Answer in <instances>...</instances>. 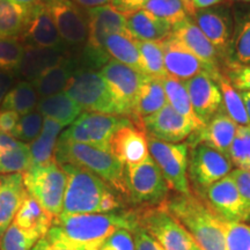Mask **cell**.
Instances as JSON below:
<instances>
[{
  "mask_svg": "<svg viewBox=\"0 0 250 250\" xmlns=\"http://www.w3.org/2000/svg\"><path fill=\"white\" fill-rule=\"evenodd\" d=\"M137 226L136 212L114 213L61 214L46 234L51 241L77 250H100L117 229L133 230Z\"/></svg>",
  "mask_w": 250,
  "mask_h": 250,
  "instance_id": "obj_1",
  "label": "cell"
},
{
  "mask_svg": "<svg viewBox=\"0 0 250 250\" xmlns=\"http://www.w3.org/2000/svg\"><path fill=\"white\" fill-rule=\"evenodd\" d=\"M67 184L62 214L114 213L122 208L116 191L100 177L72 165H61Z\"/></svg>",
  "mask_w": 250,
  "mask_h": 250,
  "instance_id": "obj_2",
  "label": "cell"
},
{
  "mask_svg": "<svg viewBox=\"0 0 250 250\" xmlns=\"http://www.w3.org/2000/svg\"><path fill=\"white\" fill-rule=\"evenodd\" d=\"M165 208L191 234L202 250H227L225 233L218 215L198 195H177L164 203Z\"/></svg>",
  "mask_w": 250,
  "mask_h": 250,
  "instance_id": "obj_3",
  "label": "cell"
},
{
  "mask_svg": "<svg viewBox=\"0 0 250 250\" xmlns=\"http://www.w3.org/2000/svg\"><path fill=\"white\" fill-rule=\"evenodd\" d=\"M55 159L59 165H72L96 175L117 193L126 196L124 165L110 152L86 144L58 140Z\"/></svg>",
  "mask_w": 250,
  "mask_h": 250,
  "instance_id": "obj_4",
  "label": "cell"
},
{
  "mask_svg": "<svg viewBox=\"0 0 250 250\" xmlns=\"http://www.w3.org/2000/svg\"><path fill=\"white\" fill-rule=\"evenodd\" d=\"M64 92L85 110L127 117L100 72L79 68Z\"/></svg>",
  "mask_w": 250,
  "mask_h": 250,
  "instance_id": "obj_5",
  "label": "cell"
},
{
  "mask_svg": "<svg viewBox=\"0 0 250 250\" xmlns=\"http://www.w3.org/2000/svg\"><path fill=\"white\" fill-rule=\"evenodd\" d=\"M22 175L28 195L34 197L54 217L61 215L67 184L66 173L62 166L56 160L31 166Z\"/></svg>",
  "mask_w": 250,
  "mask_h": 250,
  "instance_id": "obj_6",
  "label": "cell"
},
{
  "mask_svg": "<svg viewBox=\"0 0 250 250\" xmlns=\"http://www.w3.org/2000/svg\"><path fill=\"white\" fill-rule=\"evenodd\" d=\"M137 225L165 250H202L183 225L164 204L136 211Z\"/></svg>",
  "mask_w": 250,
  "mask_h": 250,
  "instance_id": "obj_7",
  "label": "cell"
},
{
  "mask_svg": "<svg viewBox=\"0 0 250 250\" xmlns=\"http://www.w3.org/2000/svg\"><path fill=\"white\" fill-rule=\"evenodd\" d=\"M132 123L129 117L86 111L62 131L59 140L86 144L110 152V142L114 134L121 127Z\"/></svg>",
  "mask_w": 250,
  "mask_h": 250,
  "instance_id": "obj_8",
  "label": "cell"
},
{
  "mask_svg": "<svg viewBox=\"0 0 250 250\" xmlns=\"http://www.w3.org/2000/svg\"><path fill=\"white\" fill-rule=\"evenodd\" d=\"M124 180L127 199L134 205L153 208L167 201L169 188L151 156L142 164L124 167Z\"/></svg>",
  "mask_w": 250,
  "mask_h": 250,
  "instance_id": "obj_9",
  "label": "cell"
},
{
  "mask_svg": "<svg viewBox=\"0 0 250 250\" xmlns=\"http://www.w3.org/2000/svg\"><path fill=\"white\" fill-rule=\"evenodd\" d=\"M149 155L158 165L162 176L169 189L179 195H190L188 165H189V145L188 143H165L147 137Z\"/></svg>",
  "mask_w": 250,
  "mask_h": 250,
  "instance_id": "obj_10",
  "label": "cell"
},
{
  "mask_svg": "<svg viewBox=\"0 0 250 250\" xmlns=\"http://www.w3.org/2000/svg\"><path fill=\"white\" fill-rule=\"evenodd\" d=\"M189 148L188 177L201 196L212 184L229 175L233 164L228 156L205 144H196Z\"/></svg>",
  "mask_w": 250,
  "mask_h": 250,
  "instance_id": "obj_11",
  "label": "cell"
},
{
  "mask_svg": "<svg viewBox=\"0 0 250 250\" xmlns=\"http://www.w3.org/2000/svg\"><path fill=\"white\" fill-rule=\"evenodd\" d=\"M199 197L225 220L250 223V204L240 193L230 175L212 184Z\"/></svg>",
  "mask_w": 250,
  "mask_h": 250,
  "instance_id": "obj_12",
  "label": "cell"
},
{
  "mask_svg": "<svg viewBox=\"0 0 250 250\" xmlns=\"http://www.w3.org/2000/svg\"><path fill=\"white\" fill-rule=\"evenodd\" d=\"M86 15L88 21L87 51L90 59L95 62L108 59L102 52L103 41L111 34L129 33L126 27V15L118 12L111 5L86 9Z\"/></svg>",
  "mask_w": 250,
  "mask_h": 250,
  "instance_id": "obj_13",
  "label": "cell"
},
{
  "mask_svg": "<svg viewBox=\"0 0 250 250\" xmlns=\"http://www.w3.org/2000/svg\"><path fill=\"white\" fill-rule=\"evenodd\" d=\"M100 73L131 120L137 95L147 76L114 59L105 62Z\"/></svg>",
  "mask_w": 250,
  "mask_h": 250,
  "instance_id": "obj_14",
  "label": "cell"
},
{
  "mask_svg": "<svg viewBox=\"0 0 250 250\" xmlns=\"http://www.w3.org/2000/svg\"><path fill=\"white\" fill-rule=\"evenodd\" d=\"M54 19L59 35L65 44L83 45L88 40V21L86 11L71 0H43Z\"/></svg>",
  "mask_w": 250,
  "mask_h": 250,
  "instance_id": "obj_15",
  "label": "cell"
},
{
  "mask_svg": "<svg viewBox=\"0 0 250 250\" xmlns=\"http://www.w3.org/2000/svg\"><path fill=\"white\" fill-rule=\"evenodd\" d=\"M142 126L147 137L171 144L182 143L193 131L198 130L195 124L181 116L169 104L144 118Z\"/></svg>",
  "mask_w": 250,
  "mask_h": 250,
  "instance_id": "obj_16",
  "label": "cell"
},
{
  "mask_svg": "<svg viewBox=\"0 0 250 250\" xmlns=\"http://www.w3.org/2000/svg\"><path fill=\"white\" fill-rule=\"evenodd\" d=\"M189 94L193 111L203 126L223 110V95L217 81L208 73H201L183 81Z\"/></svg>",
  "mask_w": 250,
  "mask_h": 250,
  "instance_id": "obj_17",
  "label": "cell"
},
{
  "mask_svg": "<svg viewBox=\"0 0 250 250\" xmlns=\"http://www.w3.org/2000/svg\"><path fill=\"white\" fill-rule=\"evenodd\" d=\"M20 40L26 46L67 48L59 35L54 19L43 2L29 8L27 23Z\"/></svg>",
  "mask_w": 250,
  "mask_h": 250,
  "instance_id": "obj_18",
  "label": "cell"
},
{
  "mask_svg": "<svg viewBox=\"0 0 250 250\" xmlns=\"http://www.w3.org/2000/svg\"><path fill=\"white\" fill-rule=\"evenodd\" d=\"M161 45L164 50L165 68L167 74L181 81H187L201 73H208L212 79L217 80V77L210 67L192 52L184 48L174 37L169 35L162 41Z\"/></svg>",
  "mask_w": 250,
  "mask_h": 250,
  "instance_id": "obj_19",
  "label": "cell"
},
{
  "mask_svg": "<svg viewBox=\"0 0 250 250\" xmlns=\"http://www.w3.org/2000/svg\"><path fill=\"white\" fill-rule=\"evenodd\" d=\"M170 36L179 41L184 48H187L205 65H208L218 79L221 74L220 61H219L220 55L196 22L191 20V18L188 17L182 22L174 26Z\"/></svg>",
  "mask_w": 250,
  "mask_h": 250,
  "instance_id": "obj_20",
  "label": "cell"
},
{
  "mask_svg": "<svg viewBox=\"0 0 250 250\" xmlns=\"http://www.w3.org/2000/svg\"><path fill=\"white\" fill-rule=\"evenodd\" d=\"M110 153L116 156L124 167L142 164L151 156L147 134L134 123L121 127L112 137Z\"/></svg>",
  "mask_w": 250,
  "mask_h": 250,
  "instance_id": "obj_21",
  "label": "cell"
},
{
  "mask_svg": "<svg viewBox=\"0 0 250 250\" xmlns=\"http://www.w3.org/2000/svg\"><path fill=\"white\" fill-rule=\"evenodd\" d=\"M237 126L239 125L223 109L204 126L190 134L188 145L190 147L196 144H205L229 158V149L235 138Z\"/></svg>",
  "mask_w": 250,
  "mask_h": 250,
  "instance_id": "obj_22",
  "label": "cell"
},
{
  "mask_svg": "<svg viewBox=\"0 0 250 250\" xmlns=\"http://www.w3.org/2000/svg\"><path fill=\"white\" fill-rule=\"evenodd\" d=\"M67 48H41V46H26L22 61L17 73L24 81L34 83L65 58L68 57Z\"/></svg>",
  "mask_w": 250,
  "mask_h": 250,
  "instance_id": "obj_23",
  "label": "cell"
},
{
  "mask_svg": "<svg viewBox=\"0 0 250 250\" xmlns=\"http://www.w3.org/2000/svg\"><path fill=\"white\" fill-rule=\"evenodd\" d=\"M27 195L22 174L0 175V237L14 221Z\"/></svg>",
  "mask_w": 250,
  "mask_h": 250,
  "instance_id": "obj_24",
  "label": "cell"
},
{
  "mask_svg": "<svg viewBox=\"0 0 250 250\" xmlns=\"http://www.w3.org/2000/svg\"><path fill=\"white\" fill-rule=\"evenodd\" d=\"M196 24L213 44L220 57L228 55L230 48V34L228 19L223 12L214 8L197 9L192 15Z\"/></svg>",
  "mask_w": 250,
  "mask_h": 250,
  "instance_id": "obj_25",
  "label": "cell"
},
{
  "mask_svg": "<svg viewBox=\"0 0 250 250\" xmlns=\"http://www.w3.org/2000/svg\"><path fill=\"white\" fill-rule=\"evenodd\" d=\"M167 104L168 100L161 80L159 78L147 76L137 95L131 121L143 129L142 121L144 118L155 114Z\"/></svg>",
  "mask_w": 250,
  "mask_h": 250,
  "instance_id": "obj_26",
  "label": "cell"
},
{
  "mask_svg": "<svg viewBox=\"0 0 250 250\" xmlns=\"http://www.w3.org/2000/svg\"><path fill=\"white\" fill-rule=\"evenodd\" d=\"M126 27L134 40L152 42H162L170 35L173 29L169 23L144 8L126 15Z\"/></svg>",
  "mask_w": 250,
  "mask_h": 250,
  "instance_id": "obj_27",
  "label": "cell"
},
{
  "mask_svg": "<svg viewBox=\"0 0 250 250\" xmlns=\"http://www.w3.org/2000/svg\"><path fill=\"white\" fill-rule=\"evenodd\" d=\"M30 166L28 144L19 142L11 134L0 131V175L23 174Z\"/></svg>",
  "mask_w": 250,
  "mask_h": 250,
  "instance_id": "obj_28",
  "label": "cell"
},
{
  "mask_svg": "<svg viewBox=\"0 0 250 250\" xmlns=\"http://www.w3.org/2000/svg\"><path fill=\"white\" fill-rule=\"evenodd\" d=\"M55 218L44 208H42V205L34 197L27 195L15 215L13 223L21 229L36 234L43 239L54 225Z\"/></svg>",
  "mask_w": 250,
  "mask_h": 250,
  "instance_id": "obj_29",
  "label": "cell"
},
{
  "mask_svg": "<svg viewBox=\"0 0 250 250\" xmlns=\"http://www.w3.org/2000/svg\"><path fill=\"white\" fill-rule=\"evenodd\" d=\"M78 70H79V66H78L77 59L68 56L58 65L42 74L39 79L34 81L33 85L35 86L36 92L41 99L55 95L66 89L67 85Z\"/></svg>",
  "mask_w": 250,
  "mask_h": 250,
  "instance_id": "obj_30",
  "label": "cell"
},
{
  "mask_svg": "<svg viewBox=\"0 0 250 250\" xmlns=\"http://www.w3.org/2000/svg\"><path fill=\"white\" fill-rule=\"evenodd\" d=\"M64 127V125L59 122L44 117L42 130L37 138L28 144L30 151L31 166L45 165L56 160V147H57L59 137H61Z\"/></svg>",
  "mask_w": 250,
  "mask_h": 250,
  "instance_id": "obj_31",
  "label": "cell"
},
{
  "mask_svg": "<svg viewBox=\"0 0 250 250\" xmlns=\"http://www.w3.org/2000/svg\"><path fill=\"white\" fill-rule=\"evenodd\" d=\"M102 52L107 58L111 57L114 61L144 73L137 42L129 33H116L105 37L102 43Z\"/></svg>",
  "mask_w": 250,
  "mask_h": 250,
  "instance_id": "obj_32",
  "label": "cell"
},
{
  "mask_svg": "<svg viewBox=\"0 0 250 250\" xmlns=\"http://www.w3.org/2000/svg\"><path fill=\"white\" fill-rule=\"evenodd\" d=\"M36 108L43 117L57 121L64 126H70L83 114V110L65 92L42 98Z\"/></svg>",
  "mask_w": 250,
  "mask_h": 250,
  "instance_id": "obj_33",
  "label": "cell"
},
{
  "mask_svg": "<svg viewBox=\"0 0 250 250\" xmlns=\"http://www.w3.org/2000/svg\"><path fill=\"white\" fill-rule=\"evenodd\" d=\"M160 80L162 83V86H164L166 96H167L168 104L175 111L179 112L181 116L189 120L198 129H201L203 125L198 121V118H197L195 111H193L189 94H188V90L186 86H184L183 81L176 79V78L171 77L169 74L161 78Z\"/></svg>",
  "mask_w": 250,
  "mask_h": 250,
  "instance_id": "obj_34",
  "label": "cell"
},
{
  "mask_svg": "<svg viewBox=\"0 0 250 250\" xmlns=\"http://www.w3.org/2000/svg\"><path fill=\"white\" fill-rule=\"evenodd\" d=\"M39 104V94L30 81H20L6 94L0 110L18 112L20 116L35 110Z\"/></svg>",
  "mask_w": 250,
  "mask_h": 250,
  "instance_id": "obj_35",
  "label": "cell"
},
{
  "mask_svg": "<svg viewBox=\"0 0 250 250\" xmlns=\"http://www.w3.org/2000/svg\"><path fill=\"white\" fill-rule=\"evenodd\" d=\"M28 14L29 9L14 0H0V36L20 39Z\"/></svg>",
  "mask_w": 250,
  "mask_h": 250,
  "instance_id": "obj_36",
  "label": "cell"
},
{
  "mask_svg": "<svg viewBox=\"0 0 250 250\" xmlns=\"http://www.w3.org/2000/svg\"><path fill=\"white\" fill-rule=\"evenodd\" d=\"M217 81L221 95H223V107L227 115L235 122L237 125H248L250 120L247 112L245 102L241 93L233 87L229 80L223 73L218 77Z\"/></svg>",
  "mask_w": 250,
  "mask_h": 250,
  "instance_id": "obj_37",
  "label": "cell"
},
{
  "mask_svg": "<svg viewBox=\"0 0 250 250\" xmlns=\"http://www.w3.org/2000/svg\"><path fill=\"white\" fill-rule=\"evenodd\" d=\"M137 46L139 49L142 57L143 72L146 76L154 78H164L167 76L165 68L164 50L161 42H152V41H138L136 40Z\"/></svg>",
  "mask_w": 250,
  "mask_h": 250,
  "instance_id": "obj_38",
  "label": "cell"
},
{
  "mask_svg": "<svg viewBox=\"0 0 250 250\" xmlns=\"http://www.w3.org/2000/svg\"><path fill=\"white\" fill-rule=\"evenodd\" d=\"M144 9L170 24L176 26L189 17L182 0H149Z\"/></svg>",
  "mask_w": 250,
  "mask_h": 250,
  "instance_id": "obj_39",
  "label": "cell"
},
{
  "mask_svg": "<svg viewBox=\"0 0 250 250\" xmlns=\"http://www.w3.org/2000/svg\"><path fill=\"white\" fill-rule=\"evenodd\" d=\"M26 45L18 37L0 36V70L17 73Z\"/></svg>",
  "mask_w": 250,
  "mask_h": 250,
  "instance_id": "obj_40",
  "label": "cell"
},
{
  "mask_svg": "<svg viewBox=\"0 0 250 250\" xmlns=\"http://www.w3.org/2000/svg\"><path fill=\"white\" fill-rule=\"evenodd\" d=\"M229 159L239 169L250 170V124L237 126L229 149Z\"/></svg>",
  "mask_w": 250,
  "mask_h": 250,
  "instance_id": "obj_41",
  "label": "cell"
},
{
  "mask_svg": "<svg viewBox=\"0 0 250 250\" xmlns=\"http://www.w3.org/2000/svg\"><path fill=\"white\" fill-rule=\"evenodd\" d=\"M40 240L39 235L21 229L12 223L0 237V250H31Z\"/></svg>",
  "mask_w": 250,
  "mask_h": 250,
  "instance_id": "obj_42",
  "label": "cell"
},
{
  "mask_svg": "<svg viewBox=\"0 0 250 250\" xmlns=\"http://www.w3.org/2000/svg\"><path fill=\"white\" fill-rule=\"evenodd\" d=\"M227 250H250V225L220 219Z\"/></svg>",
  "mask_w": 250,
  "mask_h": 250,
  "instance_id": "obj_43",
  "label": "cell"
},
{
  "mask_svg": "<svg viewBox=\"0 0 250 250\" xmlns=\"http://www.w3.org/2000/svg\"><path fill=\"white\" fill-rule=\"evenodd\" d=\"M43 121H44V117L37 109L28 112L26 115H22L11 136L14 137L19 142L30 144L37 138L41 130H42Z\"/></svg>",
  "mask_w": 250,
  "mask_h": 250,
  "instance_id": "obj_44",
  "label": "cell"
},
{
  "mask_svg": "<svg viewBox=\"0 0 250 250\" xmlns=\"http://www.w3.org/2000/svg\"><path fill=\"white\" fill-rule=\"evenodd\" d=\"M233 59L242 65H250V17L243 19L237 26L233 41Z\"/></svg>",
  "mask_w": 250,
  "mask_h": 250,
  "instance_id": "obj_45",
  "label": "cell"
},
{
  "mask_svg": "<svg viewBox=\"0 0 250 250\" xmlns=\"http://www.w3.org/2000/svg\"><path fill=\"white\" fill-rule=\"evenodd\" d=\"M221 71L234 88L239 92H250V65H242L227 59Z\"/></svg>",
  "mask_w": 250,
  "mask_h": 250,
  "instance_id": "obj_46",
  "label": "cell"
},
{
  "mask_svg": "<svg viewBox=\"0 0 250 250\" xmlns=\"http://www.w3.org/2000/svg\"><path fill=\"white\" fill-rule=\"evenodd\" d=\"M104 250H136L133 234L129 229H117L101 247Z\"/></svg>",
  "mask_w": 250,
  "mask_h": 250,
  "instance_id": "obj_47",
  "label": "cell"
},
{
  "mask_svg": "<svg viewBox=\"0 0 250 250\" xmlns=\"http://www.w3.org/2000/svg\"><path fill=\"white\" fill-rule=\"evenodd\" d=\"M131 232L133 234L134 242H136V250H165L148 233H146L138 225Z\"/></svg>",
  "mask_w": 250,
  "mask_h": 250,
  "instance_id": "obj_48",
  "label": "cell"
},
{
  "mask_svg": "<svg viewBox=\"0 0 250 250\" xmlns=\"http://www.w3.org/2000/svg\"><path fill=\"white\" fill-rule=\"evenodd\" d=\"M229 175L234 182H235L240 193L250 204V170L236 168V169L230 171Z\"/></svg>",
  "mask_w": 250,
  "mask_h": 250,
  "instance_id": "obj_49",
  "label": "cell"
},
{
  "mask_svg": "<svg viewBox=\"0 0 250 250\" xmlns=\"http://www.w3.org/2000/svg\"><path fill=\"white\" fill-rule=\"evenodd\" d=\"M149 0H111V6L118 12L129 15L145 7Z\"/></svg>",
  "mask_w": 250,
  "mask_h": 250,
  "instance_id": "obj_50",
  "label": "cell"
},
{
  "mask_svg": "<svg viewBox=\"0 0 250 250\" xmlns=\"http://www.w3.org/2000/svg\"><path fill=\"white\" fill-rule=\"evenodd\" d=\"M20 115L11 110H0V131L12 134L20 120Z\"/></svg>",
  "mask_w": 250,
  "mask_h": 250,
  "instance_id": "obj_51",
  "label": "cell"
},
{
  "mask_svg": "<svg viewBox=\"0 0 250 250\" xmlns=\"http://www.w3.org/2000/svg\"><path fill=\"white\" fill-rule=\"evenodd\" d=\"M14 77V73H12V72L0 70V107H1L5 95L13 86Z\"/></svg>",
  "mask_w": 250,
  "mask_h": 250,
  "instance_id": "obj_52",
  "label": "cell"
},
{
  "mask_svg": "<svg viewBox=\"0 0 250 250\" xmlns=\"http://www.w3.org/2000/svg\"><path fill=\"white\" fill-rule=\"evenodd\" d=\"M31 250H77L73 248H70V247L62 245V243L51 241L48 237H43L41 239L39 242L36 243L35 246L31 248Z\"/></svg>",
  "mask_w": 250,
  "mask_h": 250,
  "instance_id": "obj_53",
  "label": "cell"
},
{
  "mask_svg": "<svg viewBox=\"0 0 250 250\" xmlns=\"http://www.w3.org/2000/svg\"><path fill=\"white\" fill-rule=\"evenodd\" d=\"M71 1H73L79 7L86 9L101 7V6L111 4V0H71Z\"/></svg>",
  "mask_w": 250,
  "mask_h": 250,
  "instance_id": "obj_54",
  "label": "cell"
},
{
  "mask_svg": "<svg viewBox=\"0 0 250 250\" xmlns=\"http://www.w3.org/2000/svg\"><path fill=\"white\" fill-rule=\"evenodd\" d=\"M220 2H223V0H193V7L196 11L197 9H205L220 4Z\"/></svg>",
  "mask_w": 250,
  "mask_h": 250,
  "instance_id": "obj_55",
  "label": "cell"
},
{
  "mask_svg": "<svg viewBox=\"0 0 250 250\" xmlns=\"http://www.w3.org/2000/svg\"><path fill=\"white\" fill-rule=\"evenodd\" d=\"M14 1L18 2V4H20L21 6H23V7L29 9L31 7H34V6L41 4L43 0H14Z\"/></svg>",
  "mask_w": 250,
  "mask_h": 250,
  "instance_id": "obj_56",
  "label": "cell"
},
{
  "mask_svg": "<svg viewBox=\"0 0 250 250\" xmlns=\"http://www.w3.org/2000/svg\"><path fill=\"white\" fill-rule=\"evenodd\" d=\"M182 2H183L184 8H186V12L188 13V15L192 17L196 12L195 7H193V0H182Z\"/></svg>",
  "mask_w": 250,
  "mask_h": 250,
  "instance_id": "obj_57",
  "label": "cell"
},
{
  "mask_svg": "<svg viewBox=\"0 0 250 250\" xmlns=\"http://www.w3.org/2000/svg\"><path fill=\"white\" fill-rule=\"evenodd\" d=\"M241 93V96L243 99V102H245L247 112H248V116L250 120V92H240Z\"/></svg>",
  "mask_w": 250,
  "mask_h": 250,
  "instance_id": "obj_58",
  "label": "cell"
},
{
  "mask_svg": "<svg viewBox=\"0 0 250 250\" xmlns=\"http://www.w3.org/2000/svg\"><path fill=\"white\" fill-rule=\"evenodd\" d=\"M233 1H241V2H250V0H233Z\"/></svg>",
  "mask_w": 250,
  "mask_h": 250,
  "instance_id": "obj_59",
  "label": "cell"
},
{
  "mask_svg": "<svg viewBox=\"0 0 250 250\" xmlns=\"http://www.w3.org/2000/svg\"><path fill=\"white\" fill-rule=\"evenodd\" d=\"M100 250H104V249H102V248H101V249H100Z\"/></svg>",
  "mask_w": 250,
  "mask_h": 250,
  "instance_id": "obj_60",
  "label": "cell"
}]
</instances>
